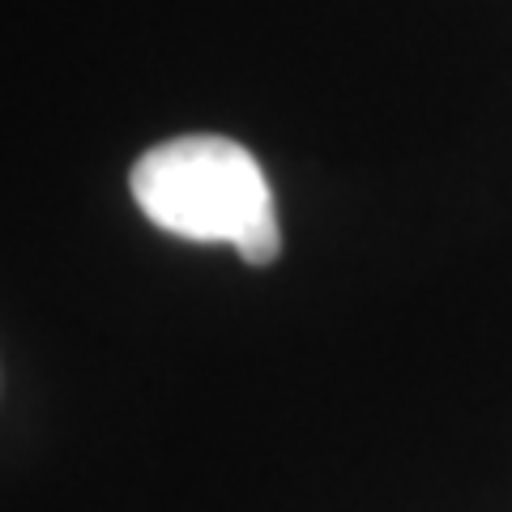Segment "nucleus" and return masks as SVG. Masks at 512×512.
<instances>
[{
	"label": "nucleus",
	"mask_w": 512,
	"mask_h": 512,
	"mask_svg": "<svg viewBox=\"0 0 512 512\" xmlns=\"http://www.w3.org/2000/svg\"><path fill=\"white\" fill-rule=\"evenodd\" d=\"M128 188L154 227L192 244H231L248 265H269L282 248L265 171L231 137H171L137 158Z\"/></svg>",
	"instance_id": "1"
}]
</instances>
